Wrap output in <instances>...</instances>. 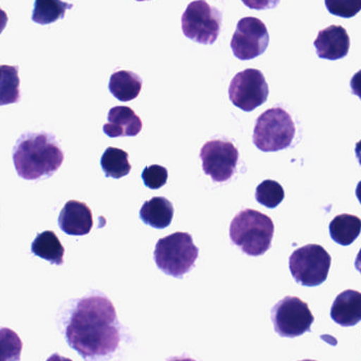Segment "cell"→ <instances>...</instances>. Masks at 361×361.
<instances>
[{
  "instance_id": "cell-1",
  "label": "cell",
  "mask_w": 361,
  "mask_h": 361,
  "mask_svg": "<svg viewBox=\"0 0 361 361\" xmlns=\"http://www.w3.org/2000/svg\"><path fill=\"white\" fill-rule=\"evenodd\" d=\"M69 345L86 360L113 354L120 342L119 322L109 298L92 295L78 302L66 326Z\"/></svg>"
},
{
  "instance_id": "cell-2",
  "label": "cell",
  "mask_w": 361,
  "mask_h": 361,
  "mask_svg": "<svg viewBox=\"0 0 361 361\" xmlns=\"http://www.w3.org/2000/svg\"><path fill=\"white\" fill-rule=\"evenodd\" d=\"M64 153L56 138L46 133L23 135L13 149V162L18 176L26 180L50 177L61 168Z\"/></svg>"
},
{
  "instance_id": "cell-3",
  "label": "cell",
  "mask_w": 361,
  "mask_h": 361,
  "mask_svg": "<svg viewBox=\"0 0 361 361\" xmlns=\"http://www.w3.org/2000/svg\"><path fill=\"white\" fill-rule=\"evenodd\" d=\"M274 225L267 215L252 209L240 211L230 225V238L243 252L259 257L271 247Z\"/></svg>"
},
{
  "instance_id": "cell-4",
  "label": "cell",
  "mask_w": 361,
  "mask_h": 361,
  "mask_svg": "<svg viewBox=\"0 0 361 361\" xmlns=\"http://www.w3.org/2000/svg\"><path fill=\"white\" fill-rule=\"evenodd\" d=\"M198 253L191 234L175 232L158 240L154 259L164 274L181 279L194 267Z\"/></svg>"
},
{
  "instance_id": "cell-5",
  "label": "cell",
  "mask_w": 361,
  "mask_h": 361,
  "mask_svg": "<svg viewBox=\"0 0 361 361\" xmlns=\"http://www.w3.org/2000/svg\"><path fill=\"white\" fill-rule=\"evenodd\" d=\"M295 128L290 115L284 109H270L257 118L253 130V143L262 152L287 149L295 138Z\"/></svg>"
},
{
  "instance_id": "cell-6",
  "label": "cell",
  "mask_w": 361,
  "mask_h": 361,
  "mask_svg": "<svg viewBox=\"0 0 361 361\" xmlns=\"http://www.w3.org/2000/svg\"><path fill=\"white\" fill-rule=\"evenodd\" d=\"M331 257L320 245L310 244L293 251L289 257V269L295 282L303 286H319L325 282L331 268Z\"/></svg>"
},
{
  "instance_id": "cell-7",
  "label": "cell",
  "mask_w": 361,
  "mask_h": 361,
  "mask_svg": "<svg viewBox=\"0 0 361 361\" xmlns=\"http://www.w3.org/2000/svg\"><path fill=\"white\" fill-rule=\"evenodd\" d=\"M221 13L204 0L193 1L181 16V28L188 39L213 45L221 32Z\"/></svg>"
},
{
  "instance_id": "cell-8",
  "label": "cell",
  "mask_w": 361,
  "mask_h": 361,
  "mask_svg": "<svg viewBox=\"0 0 361 361\" xmlns=\"http://www.w3.org/2000/svg\"><path fill=\"white\" fill-rule=\"evenodd\" d=\"M271 320L279 336L295 338L310 331L314 318L305 302L288 295L272 307Z\"/></svg>"
},
{
  "instance_id": "cell-9",
  "label": "cell",
  "mask_w": 361,
  "mask_h": 361,
  "mask_svg": "<svg viewBox=\"0 0 361 361\" xmlns=\"http://www.w3.org/2000/svg\"><path fill=\"white\" fill-rule=\"evenodd\" d=\"M269 87L265 77L257 69L240 71L232 79L229 86V99L234 106L242 111H255L267 101Z\"/></svg>"
},
{
  "instance_id": "cell-10",
  "label": "cell",
  "mask_w": 361,
  "mask_h": 361,
  "mask_svg": "<svg viewBox=\"0 0 361 361\" xmlns=\"http://www.w3.org/2000/svg\"><path fill=\"white\" fill-rule=\"evenodd\" d=\"M200 157L204 174L209 175L214 183H225L235 173L238 151L230 141L215 139L204 143Z\"/></svg>"
},
{
  "instance_id": "cell-11",
  "label": "cell",
  "mask_w": 361,
  "mask_h": 361,
  "mask_svg": "<svg viewBox=\"0 0 361 361\" xmlns=\"http://www.w3.org/2000/svg\"><path fill=\"white\" fill-rule=\"evenodd\" d=\"M269 45L267 27L259 18L248 16L238 23L235 32L232 37L231 46L238 60H253L263 54Z\"/></svg>"
},
{
  "instance_id": "cell-12",
  "label": "cell",
  "mask_w": 361,
  "mask_h": 361,
  "mask_svg": "<svg viewBox=\"0 0 361 361\" xmlns=\"http://www.w3.org/2000/svg\"><path fill=\"white\" fill-rule=\"evenodd\" d=\"M350 45V37L345 29L335 25L321 30L314 42L319 58L329 61L340 60L348 56Z\"/></svg>"
},
{
  "instance_id": "cell-13",
  "label": "cell",
  "mask_w": 361,
  "mask_h": 361,
  "mask_svg": "<svg viewBox=\"0 0 361 361\" xmlns=\"http://www.w3.org/2000/svg\"><path fill=\"white\" fill-rule=\"evenodd\" d=\"M59 226L68 235H86L94 227L92 210L85 202L69 200L61 211Z\"/></svg>"
},
{
  "instance_id": "cell-14",
  "label": "cell",
  "mask_w": 361,
  "mask_h": 361,
  "mask_svg": "<svg viewBox=\"0 0 361 361\" xmlns=\"http://www.w3.org/2000/svg\"><path fill=\"white\" fill-rule=\"evenodd\" d=\"M107 119L109 122L103 126V132L109 138L135 137L142 130L140 117L130 107H113Z\"/></svg>"
},
{
  "instance_id": "cell-15",
  "label": "cell",
  "mask_w": 361,
  "mask_h": 361,
  "mask_svg": "<svg viewBox=\"0 0 361 361\" xmlns=\"http://www.w3.org/2000/svg\"><path fill=\"white\" fill-rule=\"evenodd\" d=\"M331 318L341 326H355L361 321V293L348 289L336 297Z\"/></svg>"
},
{
  "instance_id": "cell-16",
  "label": "cell",
  "mask_w": 361,
  "mask_h": 361,
  "mask_svg": "<svg viewBox=\"0 0 361 361\" xmlns=\"http://www.w3.org/2000/svg\"><path fill=\"white\" fill-rule=\"evenodd\" d=\"M174 208L166 197H153L143 204L140 209V219L145 225L155 229H164L172 223Z\"/></svg>"
},
{
  "instance_id": "cell-17",
  "label": "cell",
  "mask_w": 361,
  "mask_h": 361,
  "mask_svg": "<svg viewBox=\"0 0 361 361\" xmlns=\"http://www.w3.org/2000/svg\"><path fill=\"white\" fill-rule=\"evenodd\" d=\"M141 88L142 80L132 71H116L109 79V92L121 102L135 100L140 94Z\"/></svg>"
},
{
  "instance_id": "cell-18",
  "label": "cell",
  "mask_w": 361,
  "mask_h": 361,
  "mask_svg": "<svg viewBox=\"0 0 361 361\" xmlns=\"http://www.w3.org/2000/svg\"><path fill=\"white\" fill-rule=\"evenodd\" d=\"M31 251L33 255L51 264L60 266L64 263L65 248L54 231L47 230L37 234L33 240Z\"/></svg>"
},
{
  "instance_id": "cell-19",
  "label": "cell",
  "mask_w": 361,
  "mask_h": 361,
  "mask_svg": "<svg viewBox=\"0 0 361 361\" xmlns=\"http://www.w3.org/2000/svg\"><path fill=\"white\" fill-rule=\"evenodd\" d=\"M361 232V219L355 215L340 214L329 224L331 240L341 246H348L357 240Z\"/></svg>"
},
{
  "instance_id": "cell-20",
  "label": "cell",
  "mask_w": 361,
  "mask_h": 361,
  "mask_svg": "<svg viewBox=\"0 0 361 361\" xmlns=\"http://www.w3.org/2000/svg\"><path fill=\"white\" fill-rule=\"evenodd\" d=\"M101 166L106 177L119 179L128 176L132 170L128 154L117 147H107L101 157Z\"/></svg>"
},
{
  "instance_id": "cell-21",
  "label": "cell",
  "mask_w": 361,
  "mask_h": 361,
  "mask_svg": "<svg viewBox=\"0 0 361 361\" xmlns=\"http://www.w3.org/2000/svg\"><path fill=\"white\" fill-rule=\"evenodd\" d=\"M73 6L59 0H37L33 9L32 20L37 24L48 25L62 20L67 8Z\"/></svg>"
},
{
  "instance_id": "cell-22",
  "label": "cell",
  "mask_w": 361,
  "mask_h": 361,
  "mask_svg": "<svg viewBox=\"0 0 361 361\" xmlns=\"http://www.w3.org/2000/svg\"><path fill=\"white\" fill-rule=\"evenodd\" d=\"M18 67L1 66V97L0 104L7 105L20 101Z\"/></svg>"
},
{
  "instance_id": "cell-23",
  "label": "cell",
  "mask_w": 361,
  "mask_h": 361,
  "mask_svg": "<svg viewBox=\"0 0 361 361\" xmlns=\"http://www.w3.org/2000/svg\"><path fill=\"white\" fill-rule=\"evenodd\" d=\"M285 192L282 185L274 180H264L255 191V200L262 206L274 209L284 200Z\"/></svg>"
},
{
  "instance_id": "cell-24",
  "label": "cell",
  "mask_w": 361,
  "mask_h": 361,
  "mask_svg": "<svg viewBox=\"0 0 361 361\" xmlns=\"http://www.w3.org/2000/svg\"><path fill=\"white\" fill-rule=\"evenodd\" d=\"M3 361H20L23 343L18 335L9 329H1Z\"/></svg>"
},
{
  "instance_id": "cell-25",
  "label": "cell",
  "mask_w": 361,
  "mask_h": 361,
  "mask_svg": "<svg viewBox=\"0 0 361 361\" xmlns=\"http://www.w3.org/2000/svg\"><path fill=\"white\" fill-rule=\"evenodd\" d=\"M329 13L339 18H350L361 11V0H325Z\"/></svg>"
},
{
  "instance_id": "cell-26",
  "label": "cell",
  "mask_w": 361,
  "mask_h": 361,
  "mask_svg": "<svg viewBox=\"0 0 361 361\" xmlns=\"http://www.w3.org/2000/svg\"><path fill=\"white\" fill-rule=\"evenodd\" d=\"M141 177L145 187L151 190H158L168 183L169 173L164 166L153 164L143 170Z\"/></svg>"
},
{
  "instance_id": "cell-27",
  "label": "cell",
  "mask_w": 361,
  "mask_h": 361,
  "mask_svg": "<svg viewBox=\"0 0 361 361\" xmlns=\"http://www.w3.org/2000/svg\"><path fill=\"white\" fill-rule=\"evenodd\" d=\"M350 90L353 94L358 97L361 100V71L355 73L354 77L350 80Z\"/></svg>"
},
{
  "instance_id": "cell-28",
  "label": "cell",
  "mask_w": 361,
  "mask_h": 361,
  "mask_svg": "<svg viewBox=\"0 0 361 361\" xmlns=\"http://www.w3.org/2000/svg\"><path fill=\"white\" fill-rule=\"evenodd\" d=\"M46 361H73L71 359L66 358V357L61 356L59 354H54L52 356H50L49 358Z\"/></svg>"
},
{
  "instance_id": "cell-29",
  "label": "cell",
  "mask_w": 361,
  "mask_h": 361,
  "mask_svg": "<svg viewBox=\"0 0 361 361\" xmlns=\"http://www.w3.org/2000/svg\"><path fill=\"white\" fill-rule=\"evenodd\" d=\"M355 154H356L357 159H358L359 164L361 166V140L356 143Z\"/></svg>"
},
{
  "instance_id": "cell-30",
  "label": "cell",
  "mask_w": 361,
  "mask_h": 361,
  "mask_svg": "<svg viewBox=\"0 0 361 361\" xmlns=\"http://www.w3.org/2000/svg\"><path fill=\"white\" fill-rule=\"evenodd\" d=\"M355 268L361 274V248L358 255H357L356 259H355Z\"/></svg>"
},
{
  "instance_id": "cell-31",
  "label": "cell",
  "mask_w": 361,
  "mask_h": 361,
  "mask_svg": "<svg viewBox=\"0 0 361 361\" xmlns=\"http://www.w3.org/2000/svg\"><path fill=\"white\" fill-rule=\"evenodd\" d=\"M356 196L358 198L359 202L361 204V181L357 185L356 188Z\"/></svg>"
},
{
  "instance_id": "cell-32",
  "label": "cell",
  "mask_w": 361,
  "mask_h": 361,
  "mask_svg": "<svg viewBox=\"0 0 361 361\" xmlns=\"http://www.w3.org/2000/svg\"><path fill=\"white\" fill-rule=\"evenodd\" d=\"M168 361H196V360H194V359H191V358H172Z\"/></svg>"
},
{
  "instance_id": "cell-33",
  "label": "cell",
  "mask_w": 361,
  "mask_h": 361,
  "mask_svg": "<svg viewBox=\"0 0 361 361\" xmlns=\"http://www.w3.org/2000/svg\"><path fill=\"white\" fill-rule=\"evenodd\" d=\"M301 361H316V360H310V359H305V360H301Z\"/></svg>"
}]
</instances>
